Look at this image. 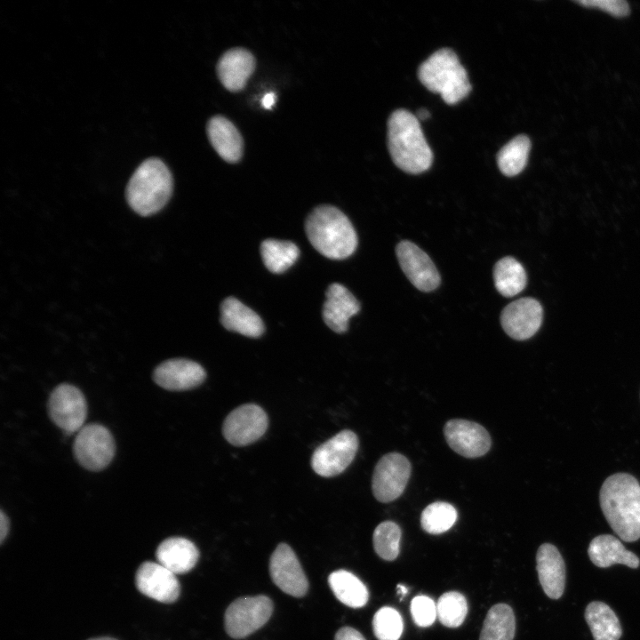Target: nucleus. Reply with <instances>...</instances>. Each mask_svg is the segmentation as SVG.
<instances>
[{"mask_svg": "<svg viewBox=\"0 0 640 640\" xmlns=\"http://www.w3.org/2000/svg\"><path fill=\"white\" fill-rule=\"evenodd\" d=\"M603 514L613 532L624 541L640 538V484L628 473L608 476L599 492Z\"/></svg>", "mask_w": 640, "mask_h": 640, "instance_id": "1", "label": "nucleus"}, {"mask_svg": "<svg viewBox=\"0 0 640 640\" xmlns=\"http://www.w3.org/2000/svg\"><path fill=\"white\" fill-rule=\"evenodd\" d=\"M388 145L395 164L405 172L419 174L429 169L433 153L420 120L406 109L394 111L388 121Z\"/></svg>", "mask_w": 640, "mask_h": 640, "instance_id": "2", "label": "nucleus"}, {"mask_svg": "<svg viewBox=\"0 0 640 640\" xmlns=\"http://www.w3.org/2000/svg\"><path fill=\"white\" fill-rule=\"evenodd\" d=\"M305 231L313 247L324 257L343 260L356 249V232L348 218L332 205L316 207L307 217Z\"/></svg>", "mask_w": 640, "mask_h": 640, "instance_id": "3", "label": "nucleus"}, {"mask_svg": "<svg viewBox=\"0 0 640 640\" xmlns=\"http://www.w3.org/2000/svg\"><path fill=\"white\" fill-rule=\"evenodd\" d=\"M172 186V176L165 164L148 158L139 165L127 184V203L141 216L153 215L167 204Z\"/></svg>", "mask_w": 640, "mask_h": 640, "instance_id": "4", "label": "nucleus"}, {"mask_svg": "<svg viewBox=\"0 0 640 640\" xmlns=\"http://www.w3.org/2000/svg\"><path fill=\"white\" fill-rule=\"evenodd\" d=\"M418 77L428 90L440 94L449 105L458 103L471 91L466 69L449 48L437 50L423 61Z\"/></svg>", "mask_w": 640, "mask_h": 640, "instance_id": "5", "label": "nucleus"}, {"mask_svg": "<svg viewBox=\"0 0 640 640\" xmlns=\"http://www.w3.org/2000/svg\"><path fill=\"white\" fill-rule=\"evenodd\" d=\"M273 608L272 600L262 595L236 599L225 612L226 632L236 639L246 637L268 622Z\"/></svg>", "mask_w": 640, "mask_h": 640, "instance_id": "6", "label": "nucleus"}, {"mask_svg": "<svg viewBox=\"0 0 640 640\" xmlns=\"http://www.w3.org/2000/svg\"><path fill=\"white\" fill-rule=\"evenodd\" d=\"M73 451L78 463L92 471L105 468L113 460L115 441L110 431L97 423L84 425L76 434Z\"/></svg>", "mask_w": 640, "mask_h": 640, "instance_id": "7", "label": "nucleus"}, {"mask_svg": "<svg viewBox=\"0 0 640 640\" xmlns=\"http://www.w3.org/2000/svg\"><path fill=\"white\" fill-rule=\"evenodd\" d=\"M359 441L356 434L344 429L319 445L312 454L311 467L323 477L340 475L356 457Z\"/></svg>", "mask_w": 640, "mask_h": 640, "instance_id": "8", "label": "nucleus"}, {"mask_svg": "<svg viewBox=\"0 0 640 640\" xmlns=\"http://www.w3.org/2000/svg\"><path fill=\"white\" fill-rule=\"evenodd\" d=\"M412 466L401 453L389 452L377 462L372 478V493L383 503L393 501L404 492L409 481Z\"/></svg>", "mask_w": 640, "mask_h": 640, "instance_id": "9", "label": "nucleus"}, {"mask_svg": "<svg viewBox=\"0 0 640 640\" xmlns=\"http://www.w3.org/2000/svg\"><path fill=\"white\" fill-rule=\"evenodd\" d=\"M49 416L67 434L78 432L84 425L87 405L83 393L75 386L62 383L50 395Z\"/></svg>", "mask_w": 640, "mask_h": 640, "instance_id": "10", "label": "nucleus"}, {"mask_svg": "<svg viewBox=\"0 0 640 640\" xmlns=\"http://www.w3.org/2000/svg\"><path fill=\"white\" fill-rule=\"evenodd\" d=\"M268 425L265 411L255 404H245L233 410L225 419L222 433L235 446H245L260 439Z\"/></svg>", "mask_w": 640, "mask_h": 640, "instance_id": "11", "label": "nucleus"}, {"mask_svg": "<svg viewBox=\"0 0 640 640\" xmlns=\"http://www.w3.org/2000/svg\"><path fill=\"white\" fill-rule=\"evenodd\" d=\"M448 445L465 458H478L491 448L492 439L488 431L480 424L463 419L448 420L444 427Z\"/></svg>", "mask_w": 640, "mask_h": 640, "instance_id": "12", "label": "nucleus"}, {"mask_svg": "<svg viewBox=\"0 0 640 640\" xmlns=\"http://www.w3.org/2000/svg\"><path fill=\"white\" fill-rule=\"evenodd\" d=\"M399 265L420 291L431 292L440 284V275L429 256L415 244L404 240L396 248Z\"/></svg>", "mask_w": 640, "mask_h": 640, "instance_id": "13", "label": "nucleus"}, {"mask_svg": "<svg viewBox=\"0 0 640 640\" xmlns=\"http://www.w3.org/2000/svg\"><path fill=\"white\" fill-rule=\"evenodd\" d=\"M269 573L273 582L284 593L300 597L308 589V581L292 548L280 543L269 560Z\"/></svg>", "mask_w": 640, "mask_h": 640, "instance_id": "14", "label": "nucleus"}, {"mask_svg": "<svg viewBox=\"0 0 640 640\" xmlns=\"http://www.w3.org/2000/svg\"><path fill=\"white\" fill-rule=\"evenodd\" d=\"M543 317L540 303L531 297L521 298L507 305L500 315L505 332L514 340L532 337L540 329Z\"/></svg>", "mask_w": 640, "mask_h": 640, "instance_id": "15", "label": "nucleus"}, {"mask_svg": "<svg viewBox=\"0 0 640 640\" xmlns=\"http://www.w3.org/2000/svg\"><path fill=\"white\" fill-rule=\"evenodd\" d=\"M135 584L141 594L164 604L174 603L180 593L176 574L158 562L142 563L136 572Z\"/></svg>", "mask_w": 640, "mask_h": 640, "instance_id": "16", "label": "nucleus"}, {"mask_svg": "<svg viewBox=\"0 0 640 640\" xmlns=\"http://www.w3.org/2000/svg\"><path fill=\"white\" fill-rule=\"evenodd\" d=\"M205 377L204 369L199 364L185 358L166 360L153 372V380L158 386L175 391L196 388Z\"/></svg>", "mask_w": 640, "mask_h": 640, "instance_id": "17", "label": "nucleus"}, {"mask_svg": "<svg viewBox=\"0 0 640 640\" xmlns=\"http://www.w3.org/2000/svg\"><path fill=\"white\" fill-rule=\"evenodd\" d=\"M323 319L325 324L337 333L348 330L349 318L360 310L356 298L342 284L333 283L325 292Z\"/></svg>", "mask_w": 640, "mask_h": 640, "instance_id": "18", "label": "nucleus"}, {"mask_svg": "<svg viewBox=\"0 0 640 640\" xmlns=\"http://www.w3.org/2000/svg\"><path fill=\"white\" fill-rule=\"evenodd\" d=\"M536 563L539 580L545 594L551 599H558L565 586V565L560 552L554 545L544 543L538 548Z\"/></svg>", "mask_w": 640, "mask_h": 640, "instance_id": "19", "label": "nucleus"}, {"mask_svg": "<svg viewBox=\"0 0 640 640\" xmlns=\"http://www.w3.org/2000/svg\"><path fill=\"white\" fill-rule=\"evenodd\" d=\"M255 68L253 55L244 48L227 51L217 63V74L222 84L231 92L242 90Z\"/></svg>", "mask_w": 640, "mask_h": 640, "instance_id": "20", "label": "nucleus"}, {"mask_svg": "<svg viewBox=\"0 0 640 640\" xmlns=\"http://www.w3.org/2000/svg\"><path fill=\"white\" fill-rule=\"evenodd\" d=\"M156 557L159 564L174 574H184L196 564L199 551L191 540L182 537H171L158 545Z\"/></svg>", "mask_w": 640, "mask_h": 640, "instance_id": "21", "label": "nucleus"}, {"mask_svg": "<svg viewBox=\"0 0 640 640\" xmlns=\"http://www.w3.org/2000/svg\"><path fill=\"white\" fill-rule=\"evenodd\" d=\"M220 323L228 331L257 338L264 332L259 315L235 297L226 298L220 306Z\"/></svg>", "mask_w": 640, "mask_h": 640, "instance_id": "22", "label": "nucleus"}, {"mask_svg": "<svg viewBox=\"0 0 640 640\" xmlns=\"http://www.w3.org/2000/svg\"><path fill=\"white\" fill-rule=\"evenodd\" d=\"M588 553L592 563L600 568L616 564L637 568L640 564L636 554L626 549L621 541L611 534L595 537L588 546Z\"/></svg>", "mask_w": 640, "mask_h": 640, "instance_id": "23", "label": "nucleus"}, {"mask_svg": "<svg viewBox=\"0 0 640 640\" xmlns=\"http://www.w3.org/2000/svg\"><path fill=\"white\" fill-rule=\"evenodd\" d=\"M211 144L225 161L237 162L243 153V140L235 125L221 116L212 117L207 124Z\"/></svg>", "mask_w": 640, "mask_h": 640, "instance_id": "24", "label": "nucleus"}, {"mask_svg": "<svg viewBox=\"0 0 640 640\" xmlns=\"http://www.w3.org/2000/svg\"><path fill=\"white\" fill-rule=\"evenodd\" d=\"M585 619L595 640H619L621 627L618 617L609 605L594 601L585 610Z\"/></svg>", "mask_w": 640, "mask_h": 640, "instance_id": "25", "label": "nucleus"}, {"mask_svg": "<svg viewBox=\"0 0 640 640\" xmlns=\"http://www.w3.org/2000/svg\"><path fill=\"white\" fill-rule=\"evenodd\" d=\"M328 582L335 596L349 607L360 608L368 602L367 588L350 572L335 571L329 575Z\"/></svg>", "mask_w": 640, "mask_h": 640, "instance_id": "26", "label": "nucleus"}, {"mask_svg": "<svg viewBox=\"0 0 640 640\" xmlns=\"http://www.w3.org/2000/svg\"><path fill=\"white\" fill-rule=\"evenodd\" d=\"M493 280L497 291L504 297H513L526 285V273L522 264L512 257H504L493 268Z\"/></svg>", "mask_w": 640, "mask_h": 640, "instance_id": "27", "label": "nucleus"}, {"mask_svg": "<svg viewBox=\"0 0 640 640\" xmlns=\"http://www.w3.org/2000/svg\"><path fill=\"white\" fill-rule=\"evenodd\" d=\"M516 620L513 610L506 604L493 605L487 612L480 640H513Z\"/></svg>", "mask_w": 640, "mask_h": 640, "instance_id": "28", "label": "nucleus"}, {"mask_svg": "<svg viewBox=\"0 0 640 640\" xmlns=\"http://www.w3.org/2000/svg\"><path fill=\"white\" fill-rule=\"evenodd\" d=\"M260 254L266 268L272 273L280 274L293 265L300 250L290 241L266 239L260 244Z\"/></svg>", "mask_w": 640, "mask_h": 640, "instance_id": "29", "label": "nucleus"}, {"mask_svg": "<svg viewBox=\"0 0 640 640\" xmlns=\"http://www.w3.org/2000/svg\"><path fill=\"white\" fill-rule=\"evenodd\" d=\"M531 149V140L524 134L517 135L497 154L500 171L508 177L519 174L525 167Z\"/></svg>", "mask_w": 640, "mask_h": 640, "instance_id": "30", "label": "nucleus"}, {"mask_svg": "<svg viewBox=\"0 0 640 640\" xmlns=\"http://www.w3.org/2000/svg\"><path fill=\"white\" fill-rule=\"evenodd\" d=\"M457 516V510L452 504L436 501L423 509L420 516V525L428 533L440 534L453 526Z\"/></svg>", "mask_w": 640, "mask_h": 640, "instance_id": "31", "label": "nucleus"}, {"mask_svg": "<svg viewBox=\"0 0 640 640\" xmlns=\"http://www.w3.org/2000/svg\"><path fill=\"white\" fill-rule=\"evenodd\" d=\"M401 529L393 521H384L373 532L372 542L377 555L384 560L392 561L399 554Z\"/></svg>", "mask_w": 640, "mask_h": 640, "instance_id": "32", "label": "nucleus"}, {"mask_svg": "<svg viewBox=\"0 0 640 640\" xmlns=\"http://www.w3.org/2000/svg\"><path fill=\"white\" fill-rule=\"evenodd\" d=\"M440 622L448 628L460 626L468 613V603L463 595L456 591L443 594L436 604Z\"/></svg>", "mask_w": 640, "mask_h": 640, "instance_id": "33", "label": "nucleus"}, {"mask_svg": "<svg viewBox=\"0 0 640 640\" xmlns=\"http://www.w3.org/2000/svg\"><path fill=\"white\" fill-rule=\"evenodd\" d=\"M403 628L402 617L392 607H382L373 616L372 629L379 640H398L403 633Z\"/></svg>", "mask_w": 640, "mask_h": 640, "instance_id": "34", "label": "nucleus"}, {"mask_svg": "<svg viewBox=\"0 0 640 640\" xmlns=\"http://www.w3.org/2000/svg\"><path fill=\"white\" fill-rule=\"evenodd\" d=\"M411 613L416 625L428 627L437 617L436 604L427 596H417L411 602Z\"/></svg>", "mask_w": 640, "mask_h": 640, "instance_id": "35", "label": "nucleus"}, {"mask_svg": "<svg viewBox=\"0 0 640 640\" xmlns=\"http://www.w3.org/2000/svg\"><path fill=\"white\" fill-rule=\"evenodd\" d=\"M578 4L588 8H597L611 15L621 18L630 12L628 2L624 0H578Z\"/></svg>", "mask_w": 640, "mask_h": 640, "instance_id": "36", "label": "nucleus"}, {"mask_svg": "<svg viewBox=\"0 0 640 640\" xmlns=\"http://www.w3.org/2000/svg\"><path fill=\"white\" fill-rule=\"evenodd\" d=\"M334 640H365V638L356 629L344 627L337 631Z\"/></svg>", "mask_w": 640, "mask_h": 640, "instance_id": "37", "label": "nucleus"}, {"mask_svg": "<svg viewBox=\"0 0 640 640\" xmlns=\"http://www.w3.org/2000/svg\"><path fill=\"white\" fill-rule=\"evenodd\" d=\"M10 529V521L5 513L1 510L0 512V542L1 544L4 541L8 535Z\"/></svg>", "mask_w": 640, "mask_h": 640, "instance_id": "38", "label": "nucleus"}, {"mask_svg": "<svg viewBox=\"0 0 640 640\" xmlns=\"http://www.w3.org/2000/svg\"><path fill=\"white\" fill-rule=\"evenodd\" d=\"M276 102V94L274 92H268L264 95L262 99V106L264 108H270Z\"/></svg>", "mask_w": 640, "mask_h": 640, "instance_id": "39", "label": "nucleus"}, {"mask_svg": "<svg viewBox=\"0 0 640 640\" xmlns=\"http://www.w3.org/2000/svg\"><path fill=\"white\" fill-rule=\"evenodd\" d=\"M415 116L419 120H426L430 117V112L426 108H420Z\"/></svg>", "mask_w": 640, "mask_h": 640, "instance_id": "40", "label": "nucleus"}, {"mask_svg": "<svg viewBox=\"0 0 640 640\" xmlns=\"http://www.w3.org/2000/svg\"><path fill=\"white\" fill-rule=\"evenodd\" d=\"M397 592H398L401 596H404V595H406L407 592H408V591H407V588H406L405 586H403V585L399 584V585H397Z\"/></svg>", "mask_w": 640, "mask_h": 640, "instance_id": "41", "label": "nucleus"}, {"mask_svg": "<svg viewBox=\"0 0 640 640\" xmlns=\"http://www.w3.org/2000/svg\"><path fill=\"white\" fill-rule=\"evenodd\" d=\"M89 640H117V639L112 638V637L103 636V637L92 638V639H89Z\"/></svg>", "mask_w": 640, "mask_h": 640, "instance_id": "42", "label": "nucleus"}]
</instances>
